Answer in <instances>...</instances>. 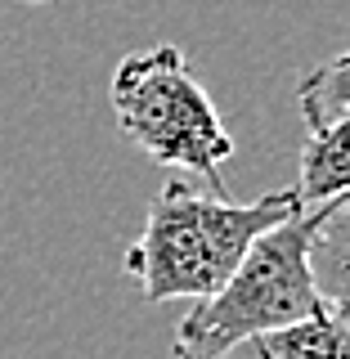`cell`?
Wrapping results in <instances>:
<instances>
[{
    "mask_svg": "<svg viewBox=\"0 0 350 359\" xmlns=\"http://www.w3.org/2000/svg\"><path fill=\"white\" fill-rule=\"evenodd\" d=\"M297 189H278L256 202H229L198 189L162 184L149 202L140 238L126 247V274L140 283L144 301H207L224 287V278L243 265L261 233L301 216Z\"/></svg>",
    "mask_w": 350,
    "mask_h": 359,
    "instance_id": "6da1fadb",
    "label": "cell"
},
{
    "mask_svg": "<svg viewBox=\"0 0 350 359\" xmlns=\"http://www.w3.org/2000/svg\"><path fill=\"white\" fill-rule=\"evenodd\" d=\"M310 233L314 211H301L261 233L216 297L198 301L180 319L171 359H229L252 337L319 314L323 306L310 278Z\"/></svg>",
    "mask_w": 350,
    "mask_h": 359,
    "instance_id": "7a4b0ae2",
    "label": "cell"
},
{
    "mask_svg": "<svg viewBox=\"0 0 350 359\" xmlns=\"http://www.w3.org/2000/svg\"><path fill=\"white\" fill-rule=\"evenodd\" d=\"M108 95L117 130L135 149L149 153L157 166L198 171L211 194L224 198V162L234 157V140L180 45L126 54L112 72Z\"/></svg>",
    "mask_w": 350,
    "mask_h": 359,
    "instance_id": "3957f363",
    "label": "cell"
},
{
    "mask_svg": "<svg viewBox=\"0 0 350 359\" xmlns=\"http://www.w3.org/2000/svg\"><path fill=\"white\" fill-rule=\"evenodd\" d=\"M314 211L310 233V278L323 314L350 328V194L332 198Z\"/></svg>",
    "mask_w": 350,
    "mask_h": 359,
    "instance_id": "277c9868",
    "label": "cell"
},
{
    "mask_svg": "<svg viewBox=\"0 0 350 359\" xmlns=\"http://www.w3.org/2000/svg\"><path fill=\"white\" fill-rule=\"evenodd\" d=\"M229 359H350V328L319 310L301 323L243 341Z\"/></svg>",
    "mask_w": 350,
    "mask_h": 359,
    "instance_id": "5b68a950",
    "label": "cell"
},
{
    "mask_svg": "<svg viewBox=\"0 0 350 359\" xmlns=\"http://www.w3.org/2000/svg\"><path fill=\"white\" fill-rule=\"evenodd\" d=\"M292 189H297L301 207H323V202L350 194V117L310 130L306 149H301V180Z\"/></svg>",
    "mask_w": 350,
    "mask_h": 359,
    "instance_id": "8992f818",
    "label": "cell"
},
{
    "mask_svg": "<svg viewBox=\"0 0 350 359\" xmlns=\"http://www.w3.org/2000/svg\"><path fill=\"white\" fill-rule=\"evenodd\" d=\"M297 108L310 130H323L332 121L350 117V50L314 63L297 81Z\"/></svg>",
    "mask_w": 350,
    "mask_h": 359,
    "instance_id": "52a82bcc",
    "label": "cell"
},
{
    "mask_svg": "<svg viewBox=\"0 0 350 359\" xmlns=\"http://www.w3.org/2000/svg\"><path fill=\"white\" fill-rule=\"evenodd\" d=\"M32 5H50V0H32Z\"/></svg>",
    "mask_w": 350,
    "mask_h": 359,
    "instance_id": "ba28073f",
    "label": "cell"
}]
</instances>
